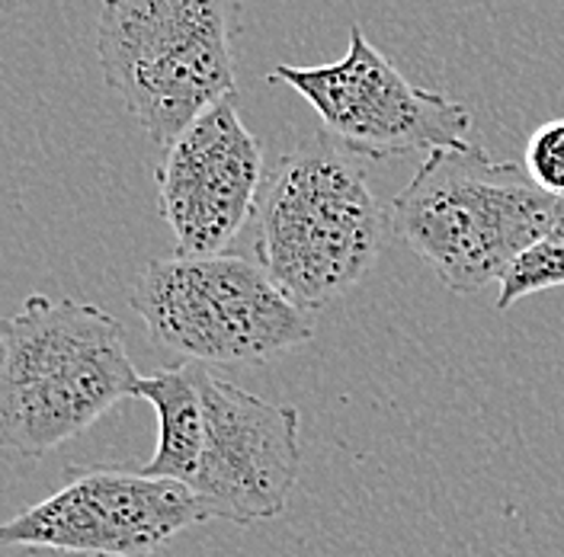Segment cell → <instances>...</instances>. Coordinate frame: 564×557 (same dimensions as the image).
<instances>
[{
    "mask_svg": "<svg viewBox=\"0 0 564 557\" xmlns=\"http://www.w3.org/2000/svg\"><path fill=\"white\" fill-rule=\"evenodd\" d=\"M523 171L542 193L564 203V119L542 122L529 135L527 151H523Z\"/></svg>",
    "mask_w": 564,
    "mask_h": 557,
    "instance_id": "obj_11",
    "label": "cell"
},
{
    "mask_svg": "<svg viewBox=\"0 0 564 557\" xmlns=\"http://www.w3.org/2000/svg\"><path fill=\"white\" fill-rule=\"evenodd\" d=\"M52 557H80V555H52Z\"/></svg>",
    "mask_w": 564,
    "mask_h": 557,
    "instance_id": "obj_12",
    "label": "cell"
},
{
    "mask_svg": "<svg viewBox=\"0 0 564 557\" xmlns=\"http://www.w3.org/2000/svg\"><path fill=\"white\" fill-rule=\"evenodd\" d=\"M0 439L42 458L139 394L141 375L112 314L74 298H23L0 330Z\"/></svg>",
    "mask_w": 564,
    "mask_h": 557,
    "instance_id": "obj_2",
    "label": "cell"
},
{
    "mask_svg": "<svg viewBox=\"0 0 564 557\" xmlns=\"http://www.w3.org/2000/svg\"><path fill=\"white\" fill-rule=\"evenodd\" d=\"M161 218L176 256H218L257 218L263 193V144L238 112V97L209 109L164 148L154 171Z\"/></svg>",
    "mask_w": 564,
    "mask_h": 557,
    "instance_id": "obj_9",
    "label": "cell"
},
{
    "mask_svg": "<svg viewBox=\"0 0 564 557\" xmlns=\"http://www.w3.org/2000/svg\"><path fill=\"white\" fill-rule=\"evenodd\" d=\"M241 26L245 0H104L97 55L141 132L171 148L209 109L238 97Z\"/></svg>",
    "mask_w": 564,
    "mask_h": 557,
    "instance_id": "obj_5",
    "label": "cell"
},
{
    "mask_svg": "<svg viewBox=\"0 0 564 557\" xmlns=\"http://www.w3.org/2000/svg\"><path fill=\"white\" fill-rule=\"evenodd\" d=\"M215 523L209 506L176 481L129 465H68L65 484L0 528L3 548L80 557H148L193 525Z\"/></svg>",
    "mask_w": 564,
    "mask_h": 557,
    "instance_id": "obj_8",
    "label": "cell"
},
{
    "mask_svg": "<svg viewBox=\"0 0 564 557\" xmlns=\"http://www.w3.org/2000/svg\"><path fill=\"white\" fill-rule=\"evenodd\" d=\"M558 285H564V203L558 206V215H555L552 228L545 231V238L535 247H529L527 253L513 263L507 278L500 282L497 312H507L520 298L558 288Z\"/></svg>",
    "mask_w": 564,
    "mask_h": 557,
    "instance_id": "obj_10",
    "label": "cell"
},
{
    "mask_svg": "<svg viewBox=\"0 0 564 557\" xmlns=\"http://www.w3.org/2000/svg\"><path fill=\"white\" fill-rule=\"evenodd\" d=\"M359 161L321 132L282 154L263 183L257 263L305 312L347 295L394 234Z\"/></svg>",
    "mask_w": 564,
    "mask_h": 557,
    "instance_id": "obj_3",
    "label": "cell"
},
{
    "mask_svg": "<svg viewBox=\"0 0 564 557\" xmlns=\"http://www.w3.org/2000/svg\"><path fill=\"white\" fill-rule=\"evenodd\" d=\"M129 305L154 347L203 365L267 362L315 340L312 312L235 253L151 260Z\"/></svg>",
    "mask_w": 564,
    "mask_h": 557,
    "instance_id": "obj_6",
    "label": "cell"
},
{
    "mask_svg": "<svg viewBox=\"0 0 564 557\" xmlns=\"http://www.w3.org/2000/svg\"><path fill=\"white\" fill-rule=\"evenodd\" d=\"M135 397L158 417V449L139 465L148 478L193 490L215 523H267L289 506L302 471L295 407L225 382L203 362L141 375Z\"/></svg>",
    "mask_w": 564,
    "mask_h": 557,
    "instance_id": "obj_1",
    "label": "cell"
},
{
    "mask_svg": "<svg viewBox=\"0 0 564 557\" xmlns=\"http://www.w3.org/2000/svg\"><path fill=\"white\" fill-rule=\"evenodd\" d=\"M558 206L520 164L468 141L423 161L391 203V228L449 292L475 295L545 238Z\"/></svg>",
    "mask_w": 564,
    "mask_h": 557,
    "instance_id": "obj_4",
    "label": "cell"
},
{
    "mask_svg": "<svg viewBox=\"0 0 564 557\" xmlns=\"http://www.w3.org/2000/svg\"><path fill=\"white\" fill-rule=\"evenodd\" d=\"M270 84L292 87L312 106L324 135L362 161H391L414 151L468 144L471 112L456 100L411 84L386 55L350 26V48L327 65H280Z\"/></svg>",
    "mask_w": 564,
    "mask_h": 557,
    "instance_id": "obj_7",
    "label": "cell"
}]
</instances>
